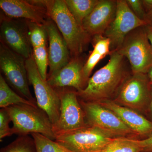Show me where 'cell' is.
I'll return each mask as SVG.
<instances>
[{
	"mask_svg": "<svg viewBox=\"0 0 152 152\" xmlns=\"http://www.w3.org/2000/svg\"><path fill=\"white\" fill-rule=\"evenodd\" d=\"M25 104L38 107L31 102H30L20 95L15 92L9 86L5 79L0 75V107L1 108H5L10 106L15 105Z\"/></svg>",
	"mask_w": 152,
	"mask_h": 152,
	"instance_id": "cell-19",
	"label": "cell"
},
{
	"mask_svg": "<svg viewBox=\"0 0 152 152\" xmlns=\"http://www.w3.org/2000/svg\"><path fill=\"white\" fill-rule=\"evenodd\" d=\"M28 79L32 85L38 107L48 114L53 125L57 122L60 115L61 102L56 90L41 77L33 55L26 59Z\"/></svg>",
	"mask_w": 152,
	"mask_h": 152,
	"instance_id": "cell-8",
	"label": "cell"
},
{
	"mask_svg": "<svg viewBox=\"0 0 152 152\" xmlns=\"http://www.w3.org/2000/svg\"><path fill=\"white\" fill-rule=\"evenodd\" d=\"M147 25L134 14L126 0H117L115 16L104 34L110 41L111 52L119 48L126 36L132 31Z\"/></svg>",
	"mask_w": 152,
	"mask_h": 152,
	"instance_id": "cell-12",
	"label": "cell"
},
{
	"mask_svg": "<svg viewBox=\"0 0 152 152\" xmlns=\"http://www.w3.org/2000/svg\"><path fill=\"white\" fill-rule=\"evenodd\" d=\"M99 1L64 0V1L70 12L82 26L84 20L91 12Z\"/></svg>",
	"mask_w": 152,
	"mask_h": 152,
	"instance_id": "cell-18",
	"label": "cell"
},
{
	"mask_svg": "<svg viewBox=\"0 0 152 152\" xmlns=\"http://www.w3.org/2000/svg\"><path fill=\"white\" fill-rule=\"evenodd\" d=\"M0 152H37L34 141L32 137L19 136L7 145L1 148Z\"/></svg>",
	"mask_w": 152,
	"mask_h": 152,
	"instance_id": "cell-22",
	"label": "cell"
},
{
	"mask_svg": "<svg viewBox=\"0 0 152 152\" xmlns=\"http://www.w3.org/2000/svg\"><path fill=\"white\" fill-rule=\"evenodd\" d=\"M31 134L34 141L37 152H73L43 135L36 133Z\"/></svg>",
	"mask_w": 152,
	"mask_h": 152,
	"instance_id": "cell-21",
	"label": "cell"
},
{
	"mask_svg": "<svg viewBox=\"0 0 152 152\" xmlns=\"http://www.w3.org/2000/svg\"><path fill=\"white\" fill-rule=\"evenodd\" d=\"M117 1L100 0L94 8L85 19L82 26L91 37L104 35L115 16Z\"/></svg>",
	"mask_w": 152,
	"mask_h": 152,
	"instance_id": "cell-16",
	"label": "cell"
},
{
	"mask_svg": "<svg viewBox=\"0 0 152 152\" xmlns=\"http://www.w3.org/2000/svg\"><path fill=\"white\" fill-rule=\"evenodd\" d=\"M29 35L33 48L46 46L48 34L45 26L28 20Z\"/></svg>",
	"mask_w": 152,
	"mask_h": 152,
	"instance_id": "cell-23",
	"label": "cell"
},
{
	"mask_svg": "<svg viewBox=\"0 0 152 152\" xmlns=\"http://www.w3.org/2000/svg\"><path fill=\"white\" fill-rule=\"evenodd\" d=\"M0 36L1 42L26 59L32 55L28 20L2 16L1 19Z\"/></svg>",
	"mask_w": 152,
	"mask_h": 152,
	"instance_id": "cell-11",
	"label": "cell"
},
{
	"mask_svg": "<svg viewBox=\"0 0 152 152\" xmlns=\"http://www.w3.org/2000/svg\"><path fill=\"white\" fill-rule=\"evenodd\" d=\"M145 21L147 25H152V11L146 14Z\"/></svg>",
	"mask_w": 152,
	"mask_h": 152,
	"instance_id": "cell-32",
	"label": "cell"
},
{
	"mask_svg": "<svg viewBox=\"0 0 152 152\" xmlns=\"http://www.w3.org/2000/svg\"><path fill=\"white\" fill-rule=\"evenodd\" d=\"M128 5L139 18L145 21L146 13L143 6L142 0H126Z\"/></svg>",
	"mask_w": 152,
	"mask_h": 152,
	"instance_id": "cell-28",
	"label": "cell"
},
{
	"mask_svg": "<svg viewBox=\"0 0 152 152\" xmlns=\"http://www.w3.org/2000/svg\"><path fill=\"white\" fill-rule=\"evenodd\" d=\"M113 138L100 129L88 125L57 135L55 141L73 152H98Z\"/></svg>",
	"mask_w": 152,
	"mask_h": 152,
	"instance_id": "cell-6",
	"label": "cell"
},
{
	"mask_svg": "<svg viewBox=\"0 0 152 152\" xmlns=\"http://www.w3.org/2000/svg\"><path fill=\"white\" fill-rule=\"evenodd\" d=\"M13 126V133L19 136L39 133L56 140L53 124L48 114L38 107L20 104L5 108Z\"/></svg>",
	"mask_w": 152,
	"mask_h": 152,
	"instance_id": "cell-3",
	"label": "cell"
},
{
	"mask_svg": "<svg viewBox=\"0 0 152 152\" xmlns=\"http://www.w3.org/2000/svg\"><path fill=\"white\" fill-rule=\"evenodd\" d=\"M46 9L49 18L56 25L66 41L71 58L80 56L91 37L76 20L64 0H39Z\"/></svg>",
	"mask_w": 152,
	"mask_h": 152,
	"instance_id": "cell-2",
	"label": "cell"
},
{
	"mask_svg": "<svg viewBox=\"0 0 152 152\" xmlns=\"http://www.w3.org/2000/svg\"><path fill=\"white\" fill-rule=\"evenodd\" d=\"M26 61L23 57L1 42L0 67L4 78L20 96L37 105L30 91Z\"/></svg>",
	"mask_w": 152,
	"mask_h": 152,
	"instance_id": "cell-5",
	"label": "cell"
},
{
	"mask_svg": "<svg viewBox=\"0 0 152 152\" xmlns=\"http://www.w3.org/2000/svg\"><path fill=\"white\" fill-rule=\"evenodd\" d=\"M116 114L134 134L145 136L152 134V122L136 111L107 100L98 102Z\"/></svg>",
	"mask_w": 152,
	"mask_h": 152,
	"instance_id": "cell-17",
	"label": "cell"
},
{
	"mask_svg": "<svg viewBox=\"0 0 152 152\" xmlns=\"http://www.w3.org/2000/svg\"><path fill=\"white\" fill-rule=\"evenodd\" d=\"M89 126L96 127L114 137L134 134L116 114L96 102L80 101Z\"/></svg>",
	"mask_w": 152,
	"mask_h": 152,
	"instance_id": "cell-10",
	"label": "cell"
},
{
	"mask_svg": "<svg viewBox=\"0 0 152 152\" xmlns=\"http://www.w3.org/2000/svg\"><path fill=\"white\" fill-rule=\"evenodd\" d=\"M142 2L146 14L152 11V0H142Z\"/></svg>",
	"mask_w": 152,
	"mask_h": 152,
	"instance_id": "cell-30",
	"label": "cell"
},
{
	"mask_svg": "<svg viewBox=\"0 0 152 152\" xmlns=\"http://www.w3.org/2000/svg\"><path fill=\"white\" fill-rule=\"evenodd\" d=\"M0 7L7 16L26 19L42 26H45L50 19L39 0H1Z\"/></svg>",
	"mask_w": 152,
	"mask_h": 152,
	"instance_id": "cell-13",
	"label": "cell"
},
{
	"mask_svg": "<svg viewBox=\"0 0 152 152\" xmlns=\"http://www.w3.org/2000/svg\"><path fill=\"white\" fill-rule=\"evenodd\" d=\"M103 58H104L103 57L94 50H93L91 53L87 61L85 63L82 70L83 77L87 84L93 69L98 63Z\"/></svg>",
	"mask_w": 152,
	"mask_h": 152,
	"instance_id": "cell-26",
	"label": "cell"
},
{
	"mask_svg": "<svg viewBox=\"0 0 152 152\" xmlns=\"http://www.w3.org/2000/svg\"><path fill=\"white\" fill-rule=\"evenodd\" d=\"M135 140L141 148L142 152H152V134L144 140Z\"/></svg>",
	"mask_w": 152,
	"mask_h": 152,
	"instance_id": "cell-29",
	"label": "cell"
},
{
	"mask_svg": "<svg viewBox=\"0 0 152 152\" xmlns=\"http://www.w3.org/2000/svg\"><path fill=\"white\" fill-rule=\"evenodd\" d=\"M72 88L67 87L56 89L61 102L59 118L53 126L56 137L88 126L77 91Z\"/></svg>",
	"mask_w": 152,
	"mask_h": 152,
	"instance_id": "cell-7",
	"label": "cell"
},
{
	"mask_svg": "<svg viewBox=\"0 0 152 152\" xmlns=\"http://www.w3.org/2000/svg\"><path fill=\"white\" fill-rule=\"evenodd\" d=\"M145 29L146 32L147 36L152 47V25H147L145 26Z\"/></svg>",
	"mask_w": 152,
	"mask_h": 152,
	"instance_id": "cell-31",
	"label": "cell"
},
{
	"mask_svg": "<svg viewBox=\"0 0 152 152\" xmlns=\"http://www.w3.org/2000/svg\"><path fill=\"white\" fill-rule=\"evenodd\" d=\"M33 55L37 68L41 77L47 80V67L48 65V56L46 46L33 48Z\"/></svg>",
	"mask_w": 152,
	"mask_h": 152,
	"instance_id": "cell-24",
	"label": "cell"
},
{
	"mask_svg": "<svg viewBox=\"0 0 152 152\" xmlns=\"http://www.w3.org/2000/svg\"><path fill=\"white\" fill-rule=\"evenodd\" d=\"M93 39L94 50L104 58L107 55H110V41L108 38L102 35H99L94 36Z\"/></svg>",
	"mask_w": 152,
	"mask_h": 152,
	"instance_id": "cell-25",
	"label": "cell"
},
{
	"mask_svg": "<svg viewBox=\"0 0 152 152\" xmlns=\"http://www.w3.org/2000/svg\"><path fill=\"white\" fill-rule=\"evenodd\" d=\"M110 56L107 64L89 79L86 88L77 91L81 101L98 102L117 94L127 76L124 57L116 51L111 52Z\"/></svg>",
	"mask_w": 152,
	"mask_h": 152,
	"instance_id": "cell-1",
	"label": "cell"
},
{
	"mask_svg": "<svg viewBox=\"0 0 152 152\" xmlns=\"http://www.w3.org/2000/svg\"><path fill=\"white\" fill-rule=\"evenodd\" d=\"M10 117L6 108L0 110V140L13 134L12 128L10 127Z\"/></svg>",
	"mask_w": 152,
	"mask_h": 152,
	"instance_id": "cell-27",
	"label": "cell"
},
{
	"mask_svg": "<svg viewBox=\"0 0 152 152\" xmlns=\"http://www.w3.org/2000/svg\"><path fill=\"white\" fill-rule=\"evenodd\" d=\"M147 75H148V77L151 83L152 84V67L150 69L148 72Z\"/></svg>",
	"mask_w": 152,
	"mask_h": 152,
	"instance_id": "cell-33",
	"label": "cell"
},
{
	"mask_svg": "<svg viewBox=\"0 0 152 152\" xmlns=\"http://www.w3.org/2000/svg\"><path fill=\"white\" fill-rule=\"evenodd\" d=\"M135 140L125 137H114L104 148L98 152H142Z\"/></svg>",
	"mask_w": 152,
	"mask_h": 152,
	"instance_id": "cell-20",
	"label": "cell"
},
{
	"mask_svg": "<svg viewBox=\"0 0 152 152\" xmlns=\"http://www.w3.org/2000/svg\"><path fill=\"white\" fill-rule=\"evenodd\" d=\"M84 64L80 57L71 58L65 66L48 76L47 81L55 89L69 87L80 91L87 86L82 74Z\"/></svg>",
	"mask_w": 152,
	"mask_h": 152,
	"instance_id": "cell-14",
	"label": "cell"
},
{
	"mask_svg": "<svg viewBox=\"0 0 152 152\" xmlns=\"http://www.w3.org/2000/svg\"><path fill=\"white\" fill-rule=\"evenodd\" d=\"M132 73L125 79L116 99L127 107L142 111L151 101V83L147 74Z\"/></svg>",
	"mask_w": 152,
	"mask_h": 152,
	"instance_id": "cell-9",
	"label": "cell"
},
{
	"mask_svg": "<svg viewBox=\"0 0 152 152\" xmlns=\"http://www.w3.org/2000/svg\"><path fill=\"white\" fill-rule=\"evenodd\" d=\"M151 109L152 113V84H151Z\"/></svg>",
	"mask_w": 152,
	"mask_h": 152,
	"instance_id": "cell-34",
	"label": "cell"
},
{
	"mask_svg": "<svg viewBox=\"0 0 152 152\" xmlns=\"http://www.w3.org/2000/svg\"><path fill=\"white\" fill-rule=\"evenodd\" d=\"M116 51L127 58L133 73L147 74L152 67V47L145 26L128 34Z\"/></svg>",
	"mask_w": 152,
	"mask_h": 152,
	"instance_id": "cell-4",
	"label": "cell"
},
{
	"mask_svg": "<svg viewBox=\"0 0 152 152\" xmlns=\"http://www.w3.org/2000/svg\"><path fill=\"white\" fill-rule=\"evenodd\" d=\"M45 27L49 42V76L65 66L69 61L71 57L66 41L54 22L50 18L49 19Z\"/></svg>",
	"mask_w": 152,
	"mask_h": 152,
	"instance_id": "cell-15",
	"label": "cell"
}]
</instances>
